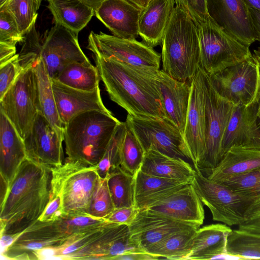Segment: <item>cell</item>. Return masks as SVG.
I'll use <instances>...</instances> for the list:
<instances>
[{
	"mask_svg": "<svg viewBox=\"0 0 260 260\" xmlns=\"http://www.w3.org/2000/svg\"><path fill=\"white\" fill-rule=\"evenodd\" d=\"M176 2L177 0H151L141 10L138 31L144 42L152 47L161 43Z\"/></svg>",
	"mask_w": 260,
	"mask_h": 260,
	"instance_id": "27",
	"label": "cell"
},
{
	"mask_svg": "<svg viewBox=\"0 0 260 260\" xmlns=\"http://www.w3.org/2000/svg\"><path fill=\"white\" fill-rule=\"evenodd\" d=\"M252 55L255 58L258 67V74H259V84L258 92L256 98V102L260 103V47H258L257 49L253 50Z\"/></svg>",
	"mask_w": 260,
	"mask_h": 260,
	"instance_id": "52",
	"label": "cell"
},
{
	"mask_svg": "<svg viewBox=\"0 0 260 260\" xmlns=\"http://www.w3.org/2000/svg\"><path fill=\"white\" fill-rule=\"evenodd\" d=\"M188 183L152 176L140 169L134 176L135 207L141 210L159 205Z\"/></svg>",
	"mask_w": 260,
	"mask_h": 260,
	"instance_id": "26",
	"label": "cell"
},
{
	"mask_svg": "<svg viewBox=\"0 0 260 260\" xmlns=\"http://www.w3.org/2000/svg\"><path fill=\"white\" fill-rule=\"evenodd\" d=\"M191 182L203 204L210 210L212 219L228 226L246 221L245 213L255 200L239 194L223 184L203 175L198 168Z\"/></svg>",
	"mask_w": 260,
	"mask_h": 260,
	"instance_id": "8",
	"label": "cell"
},
{
	"mask_svg": "<svg viewBox=\"0 0 260 260\" xmlns=\"http://www.w3.org/2000/svg\"><path fill=\"white\" fill-rule=\"evenodd\" d=\"M249 8L254 9L260 12V0H244Z\"/></svg>",
	"mask_w": 260,
	"mask_h": 260,
	"instance_id": "55",
	"label": "cell"
},
{
	"mask_svg": "<svg viewBox=\"0 0 260 260\" xmlns=\"http://www.w3.org/2000/svg\"><path fill=\"white\" fill-rule=\"evenodd\" d=\"M33 68L37 80L40 111L59 137L64 140V125L58 114L52 88V80L40 55L33 63Z\"/></svg>",
	"mask_w": 260,
	"mask_h": 260,
	"instance_id": "31",
	"label": "cell"
},
{
	"mask_svg": "<svg viewBox=\"0 0 260 260\" xmlns=\"http://www.w3.org/2000/svg\"><path fill=\"white\" fill-rule=\"evenodd\" d=\"M232 229L223 223L212 224L199 228L192 240L186 259H215L226 253L228 236Z\"/></svg>",
	"mask_w": 260,
	"mask_h": 260,
	"instance_id": "29",
	"label": "cell"
},
{
	"mask_svg": "<svg viewBox=\"0 0 260 260\" xmlns=\"http://www.w3.org/2000/svg\"><path fill=\"white\" fill-rule=\"evenodd\" d=\"M55 23L78 34L90 21L94 10L79 0H47Z\"/></svg>",
	"mask_w": 260,
	"mask_h": 260,
	"instance_id": "32",
	"label": "cell"
},
{
	"mask_svg": "<svg viewBox=\"0 0 260 260\" xmlns=\"http://www.w3.org/2000/svg\"><path fill=\"white\" fill-rule=\"evenodd\" d=\"M125 122L134 133L145 152L153 148L174 157L190 160L179 129L166 118H139L127 114Z\"/></svg>",
	"mask_w": 260,
	"mask_h": 260,
	"instance_id": "10",
	"label": "cell"
},
{
	"mask_svg": "<svg viewBox=\"0 0 260 260\" xmlns=\"http://www.w3.org/2000/svg\"><path fill=\"white\" fill-rule=\"evenodd\" d=\"M52 88L58 114L63 125L76 115L86 111L110 112L104 105L100 87L91 91L67 86L52 80Z\"/></svg>",
	"mask_w": 260,
	"mask_h": 260,
	"instance_id": "22",
	"label": "cell"
},
{
	"mask_svg": "<svg viewBox=\"0 0 260 260\" xmlns=\"http://www.w3.org/2000/svg\"><path fill=\"white\" fill-rule=\"evenodd\" d=\"M88 215L61 216L47 222L37 221L1 249V256L9 259H35L39 252L62 245L77 234L107 222Z\"/></svg>",
	"mask_w": 260,
	"mask_h": 260,
	"instance_id": "4",
	"label": "cell"
},
{
	"mask_svg": "<svg viewBox=\"0 0 260 260\" xmlns=\"http://www.w3.org/2000/svg\"><path fill=\"white\" fill-rule=\"evenodd\" d=\"M87 48L94 55L113 58L139 69L159 70L160 54L145 42L136 39L91 31Z\"/></svg>",
	"mask_w": 260,
	"mask_h": 260,
	"instance_id": "12",
	"label": "cell"
},
{
	"mask_svg": "<svg viewBox=\"0 0 260 260\" xmlns=\"http://www.w3.org/2000/svg\"><path fill=\"white\" fill-rule=\"evenodd\" d=\"M24 67L16 54L11 59L0 66V99L15 82Z\"/></svg>",
	"mask_w": 260,
	"mask_h": 260,
	"instance_id": "43",
	"label": "cell"
},
{
	"mask_svg": "<svg viewBox=\"0 0 260 260\" xmlns=\"http://www.w3.org/2000/svg\"><path fill=\"white\" fill-rule=\"evenodd\" d=\"M198 229H187L176 232L150 246L145 251L160 258L186 259L190 252L193 237Z\"/></svg>",
	"mask_w": 260,
	"mask_h": 260,
	"instance_id": "34",
	"label": "cell"
},
{
	"mask_svg": "<svg viewBox=\"0 0 260 260\" xmlns=\"http://www.w3.org/2000/svg\"><path fill=\"white\" fill-rule=\"evenodd\" d=\"M16 54V45L0 42V66L11 59Z\"/></svg>",
	"mask_w": 260,
	"mask_h": 260,
	"instance_id": "48",
	"label": "cell"
},
{
	"mask_svg": "<svg viewBox=\"0 0 260 260\" xmlns=\"http://www.w3.org/2000/svg\"><path fill=\"white\" fill-rule=\"evenodd\" d=\"M206 90L204 71L199 65L191 83V92L184 139L194 168H198L206 151Z\"/></svg>",
	"mask_w": 260,
	"mask_h": 260,
	"instance_id": "14",
	"label": "cell"
},
{
	"mask_svg": "<svg viewBox=\"0 0 260 260\" xmlns=\"http://www.w3.org/2000/svg\"><path fill=\"white\" fill-rule=\"evenodd\" d=\"M148 209L199 227L205 218L203 204L191 183L185 185L165 201Z\"/></svg>",
	"mask_w": 260,
	"mask_h": 260,
	"instance_id": "24",
	"label": "cell"
},
{
	"mask_svg": "<svg viewBox=\"0 0 260 260\" xmlns=\"http://www.w3.org/2000/svg\"><path fill=\"white\" fill-rule=\"evenodd\" d=\"M126 129L125 122H121L117 126L102 159L96 166L101 178H107L110 172L120 166V148Z\"/></svg>",
	"mask_w": 260,
	"mask_h": 260,
	"instance_id": "40",
	"label": "cell"
},
{
	"mask_svg": "<svg viewBox=\"0 0 260 260\" xmlns=\"http://www.w3.org/2000/svg\"><path fill=\"white\" fill-rule=\"evenodd\" d=\"M257 115H260V103L259 104L258 109L257 111Z\"/></svg>",
	"mask_w": 260,
	"mask_h": 260,
	"instance_id": "58",
	"label": "cell"
},
{
	"mask_svg": "<svg viewBox=\"0 0 260 260\" xmlns=\"http://www.w3.org/2000/svg\"><path fill=\"white\" fill-rule=\"evenodd\" d=\"M226 252L242 259H260V234L239 228L232 230L228 238Z\"/></svg>",
	"mask_w": 260,
	"mask_h": 260,
	"instance_id": "36",
	"label": "cell"
},
{
	"mask_svg": "<svg viewBox=\"0 0 260 260\" xmlns=\"http://www.w3.org/2000/svg\"><path fill=\"white\" fill-rule=\"evenodd\" d=\"M209 15L246 45L256 41L249 8L244 0H207Z\"/></svg>",
	"mask_w": 260,
	"mask_h": 260,
	"instance_id": "19",
	"label": "cell"
},
{
	"mask_svg": "<svg viewBox=\"0 0 260 260\" xmlns=\"http://www.w3.org/2000/svg\"><path fill=\"white\" fill-rule=\"evenodd\" d=\"M256 41L260 43V12L249 8Z\"/></svg>",
	"mask_w": 260,
	"mask_h": 260,
	"instance_id": "51",
	"label": "cell"
},
{
	"mask_svg": "<svg viewBox=\"0 0 260 260\" xmlns=\"http://www.w3.org/2000/svg\"><path fill=\"white\" fill-rule=\"evenodd\" d=\"M195 23L200 43V66L209 75L237 64L252 55L249 46L229 33L209 15Z\"/></svg>",
	"mask_w": 260,
	"mask_h": 260,
	"instance_id": "7",
	"label": "cell"
},
{
	"mask_svg": "<svg viewBox=\"0 0 260 260\" xmlns=\"http://www.w3.org/2000/svg\"><path fill=\"white\" fill-rule=\"evenodd\" d=\"M206 90V151L198 168L209 172L223 156L222 141L234 104L222 97L204 71Z\"/></svg>",
	"mask_w": 260,
	"mask_h": 260,
	"instance_id": "11",
	"label": "cell"
},
{
	"mask_svg": "<svg viewBox=\"0 0 260 260\" xmlns=\"http://www.w3.org/2000/svg\"><path fill=\"white\" fill-rule=\"evenodd\" d=\"M140 170L158 177L191 183L196 170L180 157H174L150 148L145 152Z\"/></svg>",
	"mask_w": 260,
	"mask_h": 260,
	"instance_id": "28",
	"label": "cell"
},
{
	"mask_svg": "<svg viewBox=\"0 0 260 260\" xmlns=\"http://www.w3.org/2000/svg\"><path fill=\"white\" fill-rule=\"evenodd\" d=\"M115 209L109 192L107 178H101L92 196L88 215L94 218L105 219Z\"/></svg>",
	"mask_w": 260,
	"mask_h": 260,
	"instance_id": "41",
	"label": "cell"
},
{
	"mask_svg": "<svg viewBox=\"0 0 260 260\" xmlns=\"http://www.w3.org/2000/svg\"><path fill=\"white\" fill-rule=\"evenodd\" d=\"M144 155L141 144L133 131L127 126L120 148V167L134 176L140 169Z\"/></svg>",
	"mask_w": 260,
	"mask_h": 260,
	"instance_id": "37",
	"label": "cell"
},
{
	"mask_svg": "<svg viewBox=\"0 0 260 260\" xmlns=\"http://www.w3.org/2000/svg\"><path fill=\"white\" fill-rule=\"evenodd\" d=\"M141 250L131 238L128 225L108 222L69 259H115L126 252Z\"/></svg>",
	"mask_w": 260,
	"mask_h": 260,
	"instance_id": "16",
	"label": "cell"
},
{
	"mask_svg": "<svg viewBox=\"0 0 260 260\" xmlns=\"http://www.w3.org/2000/svg\"><path fill=\"white\" fill-rule=\"evenodd\" d=\"M259 103L234 105L222 141L223 154L233 146L260 148L257 125Z\"/></svg>",
	"mask_w": 260,
	"mask_h": 260,
	"instance_id": "20",
	"label": "cell"
},
{
	"mask_svg": "<svg viewBox=\"0 0 260 260\" xmlns=\"http://www.w3.org/2000/svg\"><path fill=\"white\" fill-rule=\"evenodd\" d=\"M233 191L255 201L260 199V169L231 175L218 181Z\"/></svg>",
	"mask_w": 260,
	"mask_h": 260,
	"instance_id": "39",
	"label": "cell"
},
{
	"mask_svg": "<svg viewBox=\"0 0 260 260\" xmlns=\"http://www.w3.org/2000/svg\"><path fill=\"white\" fill-rule=\"evenodd\" d=\"M260 169V148L241 146L231 147L218 165L207 176L213 181Z\"/></svg>",
	"mask_w": 260,
	"mask_h": 260,
	"instance_id": "30",
	"label": "cell"
},
{
	"mask_svg": "<svg viewBox=\"0 0 260 260\" xmlns=\"http://www.w3.org/2000/svg\"><path fill=\"white\" fill-rule=\"evenodd\" d=\"M24 39L11 15L6 10L0 11V42L16 45L22 43Z\"/></svg>",
	"mask_w": 260,
	"mask_h": 260,
	"instance_id": "42",
	"label": "cell"
},
{
	"mask_svg": "<svg viewBox=\"0 0 260 260\" xmlns=\"http://www.w3.org/2000/svg\"><path fill=\"white\" fill-rule=\"evenodd\" d=\"M210 77L218 92L234 105L248 106L256 102L259 74L252 54Z\"/></svg>",
	"mask_w": 260,
	"mask_h": 260,
	"instance_id": "13",
	"label": "cell"
},
{
	"mask_svg": "<svg viewBox=\"0 0 260 260\" xmlns=\"http://www.w3.org/2000/svg\"><path fill=\"white\" fill-rule=\"evenodd\" d=\"M46 1H47V0H46Z\"/></svg>",
	"mask_w": 260,
	"mask_h": 260,
	"instance_id": "59",
	"label": "cell"
},
{
	"mask_svg": "<svg viewBox=\"0 0 260 260\" xmlns=\"http://www.w3.org/2000/svg\"><path fill=\"white\" fill-rule=\"evenodd\" d=\"M160 257L144 250H135L126 252L116 257V260H153Z\"/></svg>",
	"mask_w": 260,
	"mask_h": 260,
	"instance_id": "47",
	"label": "cell"
},
{
	"mask_svg": "<svg viewBox=\"0 0 260 260\" xmlns=\"http://www.w3.org/2000/svg\"><path fill=\"white\" fill-rule=\"evenodd\" d=\"M107 180L115 209L135 206L134 176L119 166L108 174Z\"/></svg>",
	"mask_w": 260,
	"mask_h": 260,
	"instance_id": "35",
	"label": "cell"
},
{
	"mask_svg": "<svg viewBox=\"0 0 260 260\" xmlns=\"http://www.w3.org/2000/svg\"><path fill=\"white\" fill-rule=\"evenodd\" d=\"M161 43L162 70L176 80L191 82L200 61L198 29L192 18L178 1Z\"/></svg>",
	"mask_w": 260,
	"mask_h": 260,
	"instance_id": "3",
	"label": "cell"
},
{
	"mask_svg": "<svg viewBox=\"0 0 260 260\" xmlns=\"http://www.w3.org/2000/svg\"><path fill=\"white\" fill-rule=\"evenodd\" d=\"M42 1L11 0L4 9L8 11L14 18L23 36L29 31L36 24L37 11Z\"/></svg>",
	"mask_w": 260,
	"mask_h": 260,
	"instance_id": "38",
	"label": "cell"
},
{
	"mask_svg": "<svg viewBox=\"0 0 260 260\" xmlns=\"http://www.w3.org/2000/svg\"><path fill=\"white\" fill-rule=\"evenodd\" d=\"M257 125L260 132V115H257Z\"/></svg>",
	"mask_w": 260,
	"mask_h": 260,
	"instance_id": "57",
	"label": "cell"
},
{
	"mask_svg": "<svg viewBox=\"0 0 260 260\" xmlns=\"http://www.w3.org/2000/svg\"><path fill=\"white\" fill-rule=\"evenodd\" d=\"M96 67L110 99L128 114L146 118H165L156 83L158 69H142L94 55Z\"/></svg>",
	"mask_w": 260,
	"mask_h": 260,
	"instance_id": "2",
	"label": "cell"
},
{
	"mask_svg": "<svg viewBox=\"0 0 260 260\" xmlns=\"http://www.w3.org/2000/svg\"><path fill=\"white\" fill-rule=\"evenodd\" d=\"M61 216V203L57 196H50L49 203L39 220L47 222L54 220Z\"/></svg>",
	"mask_w": 260,
	"mask_h": 260,
	"instance_id": "46",
	"label": "cell"
},
{
	"mask_svg": "<svg viewBox=\"0 0 260 260\" xmlns=\"http://www.w3.org/2000/svg\"><path fill=\"white\" fill-rule=\"evenodd\" d=\"M188 12L194 22L204 20L208 16L207 0H177Z\"/></svg>",
	"mask_w": 260,
	"mask_h": 260,
	"instance_id": "44",
	"label": "cell"
},
{
	"mask_svg": "<svg viewBox=\"0 0 260 260\" xmlns=\"http://www.w3.org/2000/svg\"><path fill=\"white\" fill-rule=\"evenodd\" d=\"M0 111L23 139L40 111L38 84L33 63L24 67L15 82L0 99Z\"/></svg>",
	"mask_w": 260,
	"mask_h": 260,
	"instance_id": "9",
	"label": "cell"
},
{
	"mask_svg": "<svg viewBox=\"0 0 260 260\" xmlns=\"http://www.w3.org/2000/svg\"><path fill=\"white\" fill-rule=\"evenodd\" d=\"M25 158L23 139L6 115L0 111V176L8 186Z\"/></svg>",
	"mask_w": 260,
	"mask_h": 260,
	"instance_id": "25",
	"label": "cell"
},
{
	"mask_svg": "<svg viewBox=\"0 0 260 260\" xmlns=\"http://www.w3.org/2000/svg\"><path fill=\"white\" fill-rule=\"evenodd\" d=\"M120 122L111 112L91 110L76 115L64 126L66 161L96 166Z\"/></svg>",
	"mask_w": 260,
	"mask_h": 260,
	"instance_id": "5",
	"label": "cell"
},
{
	"mask_svg": "<svg viewBox=\"0 0 260 260\" xmlns=\"http://www.w3.org/2000/svg\"><path fill=\"white\" fill-rule=\"evenodd\" d=\"M53 80L73 88L91 91L99 87L101 78L91 62H75L66 66Z\"/></svg>",
	"mask_w": 260,
	"mask_h": 260,
	"instance_id": "33",
	"label": "cell"
},
{
	"mask_svg": "<svg viewBox=\"0 0 260 260\" xmlns=\"http://www.w3.org/2000/svg\"><path fill=\"white\" fill-rule=\"evenodd\" d=\"M51 171V196L60 198L61 216H89L90 202L101 178L96 166L65 161Z\"/></svg>",
	"mask_w": 260,
	"mask_h": 260,
	"instance_id": "6",
	"label": "cell"
},
{
	"mask_svg": "<svg viewBox=\"0 0 260 260\" xmlns=\"http://www.w3.org/2000/svg\"><path fill=\"white\" fill-rule=\"evenodd\" d=\"M129 228L131 238L142 250L145 251L172 234L200 227L145 209L139 210Z\"/></svg>",
	"mask_w": 260,
	"mask_h": 260,
	"instance_id": "18",
	"label": "cell"
},
{
	"mask_svg": "<svg viewBox=\"0 0 260 260\" xmlns=\"http://www.w3.org/2000/svg\"><path fill=\"white\" fill-rule=\"evenodd\" d=\"M23 140L28 159L51 169L63 164V140L40 111Z\"/></svg>",
	"mask_w": 260,
	"mask_h": 260,
	"instance_id": "17",
	"label": "cell"
},
{
	"mask_svg": "<svg viewBox=\"0 0 260 260\" xmlns=\"http://www.w3.org/2000/svg\"><path fill=\"white\" fill-rule=\"evenodd\" d=\"M139 210L135 206L115 209L105 219L109 222L129 225Z\"/></svg>",
	"mask_w": 260,
	"mask_h": 260,
	"instance_id": "45",
	"label": "cell"
},
{
	"mask_svg": "<svg viewBox=\"0 0 260 260\" xmlns=\"http://www.w3.org/2000/svg\"><path fill=\"white\" fill-rule=\"evenodd\" d=\"M136 8L141 10L144 9L151 0H126Z\"/></svg>",
	"mask_w": 260,
	"mask_h": 260,
	"instance_id": "53",
	"label": "cell"
},
{
	"mask_svg": "<svg viewBox=\"0 0 260 260\" xmlns=\"http://www.w3.org/2000/svg\"><path fill=\"white\" fill-rule=\"evenodd\" d=\"M40 56L52 80L71 63L90 62L80 46L78 34L58 23L43 38Z\"/></svg>",
	"mask_w": 260,
	"mask_h": 260,
	"instance_id": "15",
	"label": "cell"
},
{
	"mask_svg": "<svg viewBox=\"0 0 260 260\" xmlns=\"http://www.w3.org/2000/svg\"><path fill=\"white\" fill-rule=\"evenodd\" d=\"M260 217V199L255 201L248 208L245 213L246 221Z\"/></svg>",
	"mask_w": 260,
	"mask_h": 260,
	"instance_id": "50",
	"label": "cell"
},
{
	"mask_svg": "<svg viewBox=\"0 0 260 260\" xmlns=\"http://www.w3.org/2000/svg\"><path fill=\"white\" fill-rule=\"evenodd\" d=\"M51 169L25 158L1 199V249L38 221L51 196Z\"/></svg>",
	"mask_w": 260,
	"mask_h": 260,
	"instance_id": "1",
	"label": "cell"
},
{
	"mask_svg": "<svg viewBox=\"0 0 260 260\" xmlns=\"http://www.w3.org/2000/svg\"><path fill=\"white\" fill-rule=\"evenodd\" d=\"M11 0H0V11L6 8Z\"/></svg>",
	"mask_w": 260,
	"mask_h": 260,
	"instance_id": "56",
	"label": "cell"
},
{
	"mask_svg": "<svg viewBox=\"0 0 260 260\" xmlns=\"http://www.w3.org/2000/svg\"><path fill=\"white\" fill-rule=\"evenodd\" d=\"M95 10L105 0H79Z\"/></svg>",
	"mask_w": 260,
	"mask_h": 260,
	"instance_id": "54",
	"label": "cell"
},
{
	"mask_svg": "<svg viewBox=\"0 0 260 260\" xmlns=\"http://www.w3.org/2000/svg\"><path fill=\"white\" fill-rule=\"evenodd\" d=\"M156 83L160 94L165 118L174 124L184 135L189 104L190 81L176 80L159 70Z\"/></svg>",
	"mask_w": 260,
	"mask_h": 260,
	"instance_id": "21",
	"label": "cell"
},
{
	"mask_svg": "<svg viewBox=\"0 0 260 260\" xmlns=\"http://www.w3.org/2000/svg\"><path fill=\"white\" fill-rule=\"evenodd\" d=\"M140 12L126 0H105L94 14L114 36L136 39Z\"/></svg>",
	"mask_w": 260,
	"mask_h": 260,
	"instance_id": "23",
	"label": "cell"
},
{
	"mask_svg": "<svg viewBox=\"0 0 260 260\" xmlns=\"http://www.w3.org/2000/svg\"><path fill=\"white\" fill-rule=\"evenodd\" d=\"M240 229L260 234V217L247 220L238 226Z\"/></svg>",
	"mask_w": 260,
	"mask_h": 260,
	"instance_id": "49",
	"label": "cell"
}]
</instances>
